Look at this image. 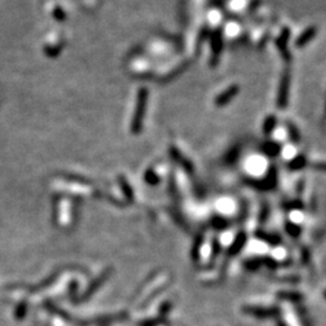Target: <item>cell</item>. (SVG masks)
Here are the masks:
<instances>
[{"mask_svg":"<svg viewBox=\"0 0 326 326\" xmlns=\"http://www.w3.org/2000/svg\"><path fill=\"white\" fill-rule=\"evenodd\" d=\"M290 80H291V74H290L289 69H285L284 70V73L281 74L279 90H278V94H277V105L280 110H284V109L287 106V103H289Z\"/></svg>","mask_w":326,"mask_h":326,"instance_id":"cell-1","label":"cell"},{"mask_svg":"<svg viewBox=\"0 0 326 326\" xmlns=\"http://www.w3.org/2000/svg\"><path fill=\"white\" fill-rule=\"evenodd\" d=\"M222 46H224V41H222V32L221 29H216L210 35V47H212V57H210V65L216 67L219 63V58H220Z\"/></svg>","mask_w":326,"mask_h":326,"instance_id":"cell-2","label":"cell"},{"mask_svg":"<svg viewBox=\"0 0 326 326\" xmlns=\"http://www.w3.org/2000/svg\"><path fill=\"white\" fill-rule=\"evenodd\" d=\"M244 313L256 316V318H273L279 314L278 308H266V307H256L248 306L244 307Z\"/></svg>","mask_w":326,"mask_h":326,"instance_id":"cell-3","label":"cell"},{"mask_svg":"<svg viewBox=\"0 0 326 326\" xmlns=\"http://www.w3.org/2000/svg\"><path fill=\"white\" fill-rule=\"evenodd\" d=\"M289 38H290L289 28H284L283 32H281L280 37L278 38L277 41H275L277 49L279 50L280 56L283 57L284 62H286V63H289L290 59H291V55H290L289 50H287V41H289Z\"/></svg>","mask_w":326,"mask_h":326,"instance_id":"cell-4","label":"cell"},{"mask_svg":"<svg viewBox=\"0 0 326 326\" xmlns=\"http://www.w3.org/2000/svg\"><path fill=\"white\" fill-rule=\"evenodd\" d=\"M238 93H239V86L238 85L231 86V87H228L227 90L221 92V93L215 98V105L220 106V108L221 106L227 105L228 103L232 102L233 98H235Z\"/></svg>","mask_w":326,"mask_h":326,"instance_id":"cell-5","label":"cell"},{"mask_svg":"<svg viewBox=\"0 0 326 326\" xmlns=\"http://www.w3.org/2000/svg\"><path fill=\"white\" fill-rule=\"evenodd\" d=\"M316 33H318L316 27H310V28L306 29V31L302 33L300 37L297 38V40H296L295 43V46L297 47V49H302V47L307 46L308 44H309L310 41L316 37Z\"/></svg>","mask_w":326,"mask_h":326,"instance_id":"cell-6","label":"cell"},{"mask_svg":"<svg viewBox=\"0 0 326 326\" xmlns=\"http://www.w3.org/2000/svg\"><path fill=\"white\" fill-rule=\"evenodd\" d=\"M245 243H247V235H245L244 232H239L238 235H237L235 241H233L232 245L228 249V257L236 256V255L244 248Z\"/></svg>","mask_w":326,"mask_h":326,"instance_id":"cell-7","label":"cell"},{"mask_svg":"<svg viewBox=\"0 0 326 326\" xmlns=\"http://www.w3.org/2000/svg\"><path fill=\"white\" fill-rule=\"evenodd\" d=\"M261 150H262V152L265 153L266 156L277 157L280 153L281 146L278 143H275V141L269 140V141H266V143L262 145Z\"/></svg>","mask_w":326,"mask_h":326,"instance_id":"cell-8","label":"cell"},{"mask_svg":"<svg viewBox=\"0 0 326 326\" xmlns=\"http://www.w3.org/2000/svg\"><path fill=\"white\" fill-rule=\"evenodd\" d=\"M306 165H307L306 156L300 155V156L295 157V158H293L292 161L289 163V170L290 171H300V170H302V168L306 167Z\"/></svg>","mask_w":326,"mask_h":326,"instance_id":"cell-9","label":"cell"},{"mask_svg":"<svg viewBox=\"0 0 326 326\" xmlns=\"http://www.w3.org/2000/svg\"><path fill=\"white\" fill-rule=\"evenodd\" d=\"M275 126H277V116H274V115H269V116L266 117L265 122H263V133L265 134H271L272 132H273Z\"/></svg>","mask_w":326,"mask_h":326,"instance_id":"cell-10","label":"cell"},{"mask_svg":"<svg viewBox=\"0 0 326 326\" xmlns=\"http://www.w3.org/2000/svg\"><path fill=\"white\" fill-rule=\"evenodd\" d=\"M286 127H287V133H289L290 138H291V140L293 143H300L301 140V135H300V132H298L297 127L295 126V124L290 122V121H287L286 122Z\"/></svg>","mask_w":326,"mask_h":326,"instance_id":"cell-11","label":"cell"},{"mask_svg":"<svg viewBox=\"0 0 326 326\" xmlns=\"http://www.w3.org/2000/svg\"><path fill=\"white\" fill-rule=\"evenodd\" d=\"M256 236L259 237V238L263 239V241L268 242L269 244L272 245H278L280 243V237L275 236V235H271V233H265V232H256Z\"/></svg>","mask_w":326,"mask_h":326,"instance_id":"cell-12","label":"cell"},{"mask_svg":"<svg viewBox=\"0 0 326 326\" xmlns=\"http://www.w3.org/2000/svg\"><path fill=\"white\" fill-rule=\"evenodd\" d=\"M285 231L289 233V236L292 237V238H297L301 233V227L297 226L296 224H293V222H286Z\"/></svg>","mask_w":326,"mask_h":326,"instance_id":"cell-13","label":"cell"},{"mask_svg":"<svg viewBox=\"0 0 326 326\" xmlns=\"http://www.w3.org/2000/svg\"><path fill=\"white\" fill-rule=\"evenodd\" d=\"M279 297L283 298V300H291L293 302H297L301 300L302 296L297 292H280Z\"/></svg>","mask_w":326,"mask_h":326,"instance_id":"cell-14","label":"cell"},{"mask_svg":"<svg viewBox=\"0 0 326 326\" xmlns=\"http://www.w3.org/2000/svg\"><path fill=\"white\" fill-rule=\"evenodd\" d=\"M212 225H213V227L216 228V230H224V228H226L228 226V222H227V220H225L224 218L218 216V218L213 219Z\"/></svg>","mask_w":326,"mask_h":326,"instance_id":"cell-15","label":"cell"},{"mask_svg":"<svg viewBox=\"0 0 326 326\" xmlns=\"http://www.w3.org/2000/svg\"><path fill=\"white\" fill-rule=\"evenodd\" d=\"M260 265H262V263H261L260 259L248 260V261H245V263H244L245 268L250 269V271H255V269H257L260 267Z\"/></svg>","mask_w":326,"mask_h":326,"instance_id":"cell-16","label":"cell"},{"mask_svg":"<svg viewBox=\"0 0 326 326\" xmlns=\"http://www.w3.org/2000/svg\"><path fill=\"white\" fill-rule=\"evenodd\" d=\"M201 245H202V236H200V239L195 243V247L192 249V256H194V259H197V256H200L198 253H200Z\"/></svg>","mask_w":326,"mask_h":326,"instance_id":"cell-17","label":"cell"},{"mask_svg":"<svg viewBox=\"0 0 326 326\" xmlns=\"http://www.w3.org/2000/svg\"><path fill=\"white\" fill-rule=\"evenodd\" d=\"M313 168H315L316 171L326 172V162H319V163H315V165L313 166Z\"/></svg>","mask_w":326,"mask_h":326,"instance_id":"cell-18","label":"cell"},{"mask_svg":"<svg viewBox=\"0 0 326 326\" xmlns=\"http://www.w3.org/2000/svg\"><path fill=\"white\" fill-rule=\"evenodd\" d=\"M324 296H325V297H326V290H325V291H324Z\"/></svg>","mask_w":326,"mask_h":326,"instance_id":"cell-19","label":"cell"}]
</instances>
